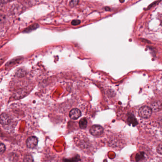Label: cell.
I'll list each match as a JSON object with an SVG mask.
<instances>
[{"label":"cell","instance_id":"cell-1","mask_svg":"<svg viewBox=\"0 0 162 162\" xmlns=\"http://www.w3.org/2000/svg\"><path fill=\"white\" fill-rule=\"evenodd\" d=\"M151 108L149 106H142L138 110V114L139 116L142 118L144 119H148L152 114Z\"/></svg>","mask_w":162,"mask_h":162},{"label":"cell","instance_id":"cell-2","mask_svg":"<svg viewBox=\"0 0 162 162\" xmlns=\"http://www.w3.org/2000/svg\"><path fill=\"white\" fill-rule=\"evenodd\" d=\"M103 128L100 125H94L90 129L91 134L95 137H98L103 134Z\"/></svg>","mask_w":162,"mask_h":162},{"label":"cell","instance_id":"cell-3","mask_svg":"<svg viewBox=\"0 0 162 162\" xmlns=\"http://www.w3.org/2000/svg\"><path fill=\"white\" fill-rule=\"evenodd\" d=\"M38 143V140L36 137H30L26 141V145L29 148L33 149L36 148Z\"/></svg>","mask_w":162,"mask_h":162},{"label":"cell","instance_id":"cell-4","mask_svg":"<svg viewBox=\"0 0 162 162\" xmlns=\"http://www.w3.org/2000/svg\"><path fill=\"white\" fill-rule=\"evenodd\" d=\"M11 121V116L5 113L1 114L0 116V124L3 125H7Z\"/></svg>","mask_w":162,"mask_h":162},{"label":"cell","instance_id":"cell-5","mask_svg":"<svg viewBox=\"0 0 162 162\" xmlns=\"http://www.w3.org/2000/svg\"><path fill=\"white\" fill-rule=\"evenodd\" d=\"M81 111L78 108H73L70 111L69 117L72 119L76 120L78 119L81 116Z\"/></svg>","mask_w":162,"mask_h":162},{"label":"cell","instance_id":"cell-6","mask_svg":"<svg viewBox=\"0 0 162 162\" xmlns=\"http://www.w3.org/2000/svg\"><path fill=\"white\" fill-rule=\"evenodd\" d=\"M127 122L129 124H131L133 126H135L138 124V121L135 117L134 115L132 114H129V116L127 117Z\"/></svg>","mask_w":162,"mask_h":162},{"label":"cell","instance_id":"cell-7","mask_svg":"<svg viewBox=\"0 0 162 162\" xmlns=\"http://www.w3.org/2000/svg\"><path fill=\"white\" fill-rule=\"evenodd\" d=\"M80 160V157L78 155L70 158H65L63 159L64 162H78Z\"/></svg>","mask_w":162,"mask_h":162},{"label":"cell","instance_id":"cell-8","mask_svg":"<svg viewBox=\"0 0 162 162\" xmlns=\"http://www.w3.org/2000/svg\"><path fill=\"white\" fill-rule=\"evenodd\" d=\"M79 125L81 129H85L87 126V120L86 118H83L80 120Z\"/></svg>","mask_w":162,"mask_h":162},{"label":"cell","instance_id":"cell-9","mask_svg":"<svg viewBox=\"0 0 162 162\" xmlns=\"http://www.w3.org/2000/svg\"><path fill=\"white\" fill-rule=\"evenodd\" d=\"M161 104H160L159 102H155L152 105L151 108L152 110H153L154 111H157L160 110L161 108Z\"/></svg>","mask_w":162,"mask_h":162},{"label":"cell","instance_id":"cell-10","mask_svg":"<svg viewBox=\"0 0 162 162\" xmlns=\"http://www.w3.org/2000/svg\"><path fill=\"white\" fill-rule=\"evenodd\" d=\"M144 157V153L139 152L136 155V160L137 162L140 161L143 159Z\"/></svg>","mask_w":162,"mask_h":162},{"label":"cell","instance_id":"cell-11","mask_svg":"<svg viewBox=\"0 0 162 162\" xmlns=\"http://www.w3.org/2000/svg\"><path fill=\"white\" fill-rule=\"evenodd\" d=\"M26 71L23 69H19L16 72V75L18 77H23L26 75Z\"/></svg>","mask_w":162,"mask_h":162},{"label":"cell","instance_id":"cell-12","mask_svg":"<svg viewBox=\"0 0 162 162\" xmlns=\"http://www.w3.org/2000/svg\"><path fill=\"white\" fill-rule=\"evenodd\" d=\"M5 149L6 148H5V145L3 143H0V155L3 154L4 153Z\"/></svg>","mask_w":162,"mask_h":162},{"label":"cell","instance_id":"cell-13","mask_svg":"<svg viewBox=\"0 0 162 162\" xmlns=\"http://www.w3.org/2000/svg\"><path fill=\"white\" fill-rule=\"evenodd\" d=\"M156 150L158 154L160 155H162V143L160 144L158 146H157Z\"/></svg>","mask_w":162,"mask_h":162},{"label":"cell","instance_id":"cell-14","mask_svg":"<svg viewBox=\"0 0 162 162\" xmlns=\"http://www.w3.org/2000/svg\"><path fill=\"white\" fill-rule=\"evenodd\" d=\"M78 3H79V1H71L70 2L69 5L71 7H74V6L77 5Z\"/></svg>","mask_w":162,"mask_h":162},{"label":"cell","instance_id":"cell-15","mask_svg":"<svg viewBox=\"0 0 162 162\" xmlns=\"http://www.w3.org/2000/svg\"><path fill=\"white\" fill-rule=\"evenodd\" d=\"M81 21L80 20H73L71 22V24L73 25L76 26L79 24H80Z\"/></svg>","mask_w":162,"mask_h":162},{"label":"cell","instance_id":"cell-16","mask_svg":"<svg viewBox=\"0 0 162 162\" xmlns=\"http://www.w3.org/2000/svg\"><path fill=\"white\" fill-rule=\"evenodd\" d=\"M3 4L1 3V1H0V10H1L3 7Z\"/></svg>","mask_w":162,"mask_h":162},{"label":"cell","instance_id":"cell-17","mask_svg":"<svg viewBox=\"0 0 162 162\" xmlns=\"http://www.w3.org/2000/svg\"><path fill=\"white\" fill-rule=\"evenodd\" d=\"M161 25H162V22H161Z\"/></svg>","mask_w":162,"mask_h":162}]
</instances>
